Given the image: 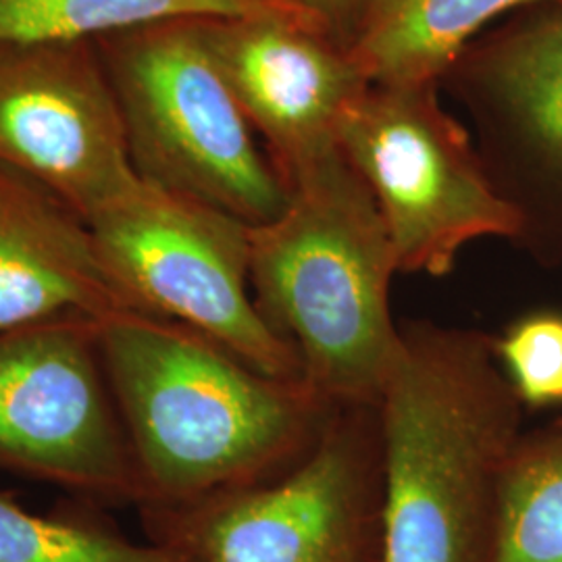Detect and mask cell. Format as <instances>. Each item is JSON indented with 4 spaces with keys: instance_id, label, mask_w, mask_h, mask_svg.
<instances>
[{
    "instance_id": "1",
    "label": "cell",
    "mask_w": 562,
    "mask_h": 562,
    "mask_svg": "<svg viewBox=\"0 0 562 562\" xmlns=\"http://www.w3.org/2000/svg\"><path fill=\"white\" fill-rule=\"evenodd\" d=\"M102 359L140 471V508L271 482L319 442L340 406L267 375L201 331L140 311L99 322Z\"/></svg>"
},
{
    "instance_id": "2",
    "label": "cell",
    "mask_w": 562,
    "mask_h": 562,
    "mask_svg": "<svg viewBox=\"0 0 562 562\" xmlns=\"http://www.w3.org/2000/svg\"><path fill=\"white\" fill-rule=\"evenodd\" d=\"M401 331L378 404L382 562H487L521 398L496 338L429 322Z\"/></svg>"
},
{
    "instance_id": "3",
    "label": "cell",
    "mask_w": 562,
    "mask_h": 562,
    "mask_svg": "<svg viewBox=\"0 0 562 562\" xmlns=\"http://www.w3.org/2000/svg\"><path fill=\"white\" fill-rule=\"evenodd\" d=\"M273 222L250 227V290L302 378L336 406H378L401 350L398 273L378 202L340 146L285 181Z\"/></svg>"
},
{
    "instance_id": "4",
    "label": "cell",
    "mask_w": 562,
    "mask_h": 562,
    "mask_svg": "<svg viewBox=\"0 0 562 562\" xmlns=\"http://www.w3.org/2000/svg\"><path fill=\"white\" fill-rule=\"evenodd\" d=\"M201 20L144 23L94 44L136 176L257 227L281 215L290 192L213 59Z\"/></svg>"
},
{
    "instance_id": "5",
    "label": "cell",
    "mask_w": 562,
    "mask_h": 562,
    "mask_svg": "<svg viewBox=\"0 0 562 562\" xmlns=\"http://www.w3.org/2000/svg\"><path fill=\"white\" fill-rule=\"evenodd\" d=\"M138 513L148 540L196 562H382L380 411L340 406L271 482Z\"/></svg>"
},
{
    "instance_id": "6",
    "label": "cell",
    "mask_w": 562,
    "mask_h": 562,
    "mask_svg": "<svg viewBox=\"0 0 562 562\" xmlns=\"http://www.w3.org/2000/svg\"><path fill=\"white\" fill-rule=\"evenodd\" d=\"M338 144L378 202L398 273L443 278L467 244L527 232L436 83H369L346 106Z\"/></svg>"
},
{
    "instance_id": "7",
    "label": "cell",
    "mask_w": 562,
    "mask_h": 562,
    "mask_svg": "<svg viewBox=\"0 0 562 562\" xmlns=\"http://www.w3.org/2000/svg\"><path fill=\"white\" fill-rule=\"evenodd\" d=\"M86 223L134 311L183 323L267 375L304 382L296 348L252 299L250 225L144 180Z\"/></svg>"
},
{
    "instance_id": "8",
    "label": "cell",
    "mask_w": 562,
    "mask_h": 562,
    "mask_svg": "<svg viewBox=\"0 0 562 562\" xmlns=\"http://www.w3.org/2000/svg\"><path fill=\"white\" fill-rule=\"evenodd\" d=\"M99 322L63 317L0 331V473L102 508H140V471Z\"/></svg>"
},
{
    "instance_id": "9",
    "label": "cell",
    "mask_w": 562,
    "mask_h": 562,
    "mask_svg": "<svg viewBox=\"0 0 562 562\" xmlns=\"http://www.w3.org/2000/svg\"><path fill=\"white\" fill-rule=\"evenodd\" d=\"M0 165L86 222L140 180L94 42H0Z\"/></svg>"
},
{
    "instance_id": "10",
    "label": "cell",
    "mask_w": 562,
    "mask_h": 562,
    "mask_svg": "<svg viewBox=\"0 0 562 562\" xmlns=\"http://www.w3.org/2000/svg\"><path fill=\"white\" fill-rule=\"evenodd\" d=\"M201 27L283 183L340 146L341 115L369 81L327 30L276 15L202 18Z\"/></svg>"
},
{
    "instance_id": "11",
    "label": "cell",
    "mask_w": 562,
    "mask_h": 562,
    "mask_svg": "<svg viewBox=\"0 0 562 562\" xmlns=\"http://www.w3.org/2000/svg\"><path fill=\"white\" fill-rule=\"evenodd\" d=\"M134 311L102 267L86 220L0 165V331Z\"/></svg>"
},
{
    "instance_id": "12",
    "label": "cell",
    "mask_w": 562,
    "mask_h": 562,
    "mask_svg": "<svg viewBox=\"0 0 562 562\" xmlns=\"http://www.w3.org/2000/svg\"><path fill=\"white\" fill-rule=\"evenodd\" d=\"M533 2L548 0H369L348 53L369 83H436L485 23Z\"/></svg>"
},
{
    "instance_id": "13",
    "label": "cell",
    "mask_w": 562,
    "mask_h": 562,
    "mask_svg": "<svg viewBox=\"0 0 562 562\" xmlns=\"http://www.w3.org/2000/svg\"><path fill=\"white\" fill-rule=\"evenodd\" d=\"M255 15L322 25L294 0H0V42H94L155 21Z\"/></svg>"
},
{
    "instance_id": "14",
    "label": "cell",
    "mask_w": 562,
    "mask_h": 562,
    "mask_svg": "<svg viewBox=\"0 0 562 562\" xmlns=\"http://www.w3.org/2000/svg\"><path fill=\"white\" fill-rule=\"evenodd\" d=\"M482 71L490 97L562 180V0L490 50Z\"/></svg>"
},
{
    "instance_id": "15",
    "label": "cell",
    "mask_w": 562,
    "mask_h": 562,
    "mask_svg": "<svg viewBox=\"0 0 562 562\" xmlns=\"http://www.w3.org/2000/svg\"><path fill=\"white\" fill-rule=\"evenodd\" d=\"M0 562L196 561L167 543L130 540L99 504L76 501L34 513L15 492H0Z\"/></svg>"
},
{
    "instance_id": "16",
    "label": "cell",
    "mask_w": 562,
    "mask_h": 562,
    "mask_svg": "<svg viewBox=\"0 0 562 562\" xmlns=\"http://www.w3.org/2000/svg\"><path fill=\"white\" fill-rule=\"evenodd\" d=\"M487 562H562V423L517 443Z\"/></svg>"
},
{
    "instance_id": "17",
    "label": "cell",
    "mask_w": 562,
    "mask_h": 562,
    "mask_svg": "<svg viewBox=\"0 0 562 562\" xmlns=\"http://www.w3.org/2000/svg\"><path fill=\"white\" fill-rule=\"evenodd\" d=\"M496 350L522 404L562 402V317L546 313L521 319L496 340Z\"/></svg>"
},
{
    "instance_id": "18",
    "label": "cell",
    "mask_w": 562,
    "mask_h": 562,
    "mask_svg": "<svg viewBox=\"0 0 562 562\" xmlns=\"http://www.w3.org/2000/svg\"><path fill=\"white\" fill-rule=\"evenodd\" d=\"M308 15L322 23L323 27L348 48L369 0H294Z\"/></svg>"
}]
</instances>
